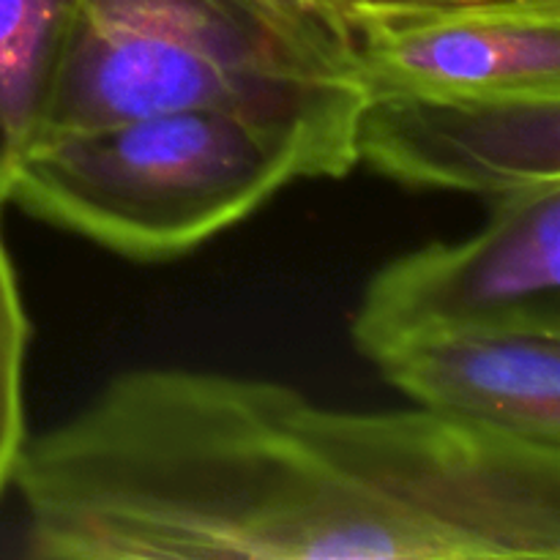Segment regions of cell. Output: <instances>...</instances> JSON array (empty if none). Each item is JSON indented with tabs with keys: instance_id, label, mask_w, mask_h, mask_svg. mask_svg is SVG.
Listing matches in <instances>:
<instances>
[{
	"instance_id": "obj_1",
	"label": "cell",
	"mask_w": 560,
	"mask_h": 560,
	"mask_svg": "<svg viewBox=\"0 0 560 560\" xmlns=\"http://www.w3.org/2000/svg\"><path fill=\"white\" fill-rule=\"evenodd\" d=\"M38 560H558L560 448L151 366L27 438Z\"/></svg>"
},
{
	"instance_id": "obj_2",
	"label": "cell",
	"mask_w": 560,
	"mask_h": 560,
	"mask_svg": "<svg viewBox=\"0 0 560 560\" xmlns=\"http://www.w3.org/2000/svg\"><path fill=\"white\" fill-rule=\"evenodd\" d=\"M364 102L355 49L282 0H80L38 142L206 107L290 137L337 180L359 167Z\"/></svg>"
},
{
	"instance_id": "obj_3",
	"label": "cell",
	"mask_w": 560,
	"mask_h": 560,
	"mask_svg": "<svg viewBox=\"0 0 560 560\" xmlns=\"http://www.w3.org/2000/svg\"><path fill=\"white\" fill-rule=\"evenodd\" d=\"M317 178L290 137L222 109H170L44 140L9 206L137 262L178 260Z\"/></svg>"
},
{
	"instance_id": "obj_4",
	"label": "cell",
	"mask_w": 560,
	"mask_h": 560,
	"mask_svg": "<svg viewBox=\"0 0 560 560\" xmlns=\"http://www.w3.org/2000/svg\"><path fill=\"white\" fill-rule=\"evenodd\" d=\"M560 331V184L490 200L465 241H435L386 262L350 320L355 350L381 355L432 337Z\"/></svg>"
},
{
	"instance_id": "obj_5",
	"label": "cell",
	"mask_w": 560,
	"mask_h": 560,
	"mask_svg": "<svg viewBox=\"0 0 560 560\" xmlns=\"http://www.w3.org/2000/svg\"><path fill=\"white\" fill-rule=\"evenodd\" d=\"M355 164L410 189L485 200L560 184V93H366Z\"/></svg>"
},
{
	"instance_id": "obj_6",
	"label": "cell",
	"mask_w": 560,
	"mask_h": 560,
	"mask_svg": "<svg viewBox=\"0 0 560 560\" xmlns=\"http://www.w3.org/2000/svg\"><path fill=\"white\" fill-rule=\"evenodd\" d=\"M355 58L366 93H560V5L366 22Z\"/></svg>"
},
{
	"instance_id": "obj_7",
	"label": "cell",
	"mask_w": 560,
	"mask_h": 560,
	"mask_svg": "<svg viewBox=\"0 0 560 560\" xmlns=\"http://www.w3.org/2000/svg\"><path fill=\"white\" fill-rule=\"evenodd\" d=\"M416 408L528 446L560 448V331L448 334L375 361Z\"/></svg>"
},
{
	"instance_id": "obj_8",
	"label": "cell",
	"mask_w": 560,
	"mask_h": 560,
	"mask_svg": "<svg viewBox=\"0 0 560 560\" xmlns=\"http://www.w3.org/2000/svg\"><path fill=\"white\" fill-rule=\"evenodd\" d=\"M80 0H0V211L36 148Z\"/></svg>"
},
{
	"instance_id": "obj_9",
	"label": "cell",
	"mask_w": 560,
	"mask_h": 560,
	"mask_svg": "<svg viewBox=\"0 0 560 560\" xmlns=\"http://www.w3.org/2000/svg\"><path fill=\"white\" fill-rule=\"evenodd\" d=\"M31 323L22 304L14 262L0 233V495L11 487L25 448V355Z\"/></svg>"
},
{
	"instance_id": "obj_10",
	"label": "cell",
	"mask_w": 560,
	"mask_h": 560,
	"mask_svg": "<svg viewBox=\"0 0 560 560\" xmlns=\"http://www.w3.org/2000/svg\"><path fill=\"white\" fill-rule=\"evenodd\" d=\"M353 33L366 22L413 20V16L463 14L485 9H517V5H560V0H345Z\"/></svg>"
},
{
	"instance_id": "obj_11",
	"label": "cell",
	"mask_w": 560,
	"mask_h": 560,
	"mask_svg": "<svg viewBox=\"0 0 560 560\" xmlns=\"http://www.w3.org/2000/svg\"><path fill=\"white\" fill-rule=\"evenodd\" d=\"M284 5H290L293 11H299L301 16H306L310 22H315L317 27L334 36L337 42L348 44L355 49V33L350 25V14L345 0H282Z\"/></svg>"
}]
</instances>
